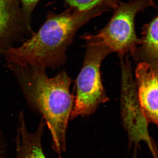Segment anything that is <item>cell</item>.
I'll use <instances>...</instances> for the list:
<instances>
[{"mask_svg": "<svg viewBox=\"0 0 158 158\" xmlns=\"http://www.w3.org/2000/svg\"><path fill=\"white\" fill-rule=\"evenodd\" d=\"M45 125L42 118L36 131L30 132L26 126L23 113H20L15 137V158H47L42 145Z\"/></svg>", "mask_w": 158, "mask_h": 158, "instance_id": "cell-8", "label": "cell"}, {"mask_svg": "<svg viewBox=\"0 0 158 158\" xmlns=\"http://www.w3.org/2000/svg\"><path fill=\"white\" fill-rule=\"evenodd\" d=\"M28 104L44 119L51 133L52 148L61 157L66 151V135L73 107L71 79L64 70L49 77L45 68L8 63Z\"/></svg>", "mask_w": 158, "mask_h": 158, "instance_id": "cell-1", "label": "cell"}, {"mask_svg": "<svg viewBox=\"0 0 158 158\" xmlns=\"http://www.w3.org/2000/svg\"><path fill=\"white\" fill-rule=\"evenodd\" d=\"M149 7L156 8L153 0L119 1L107 24L96 34H87L104 44L112 52L117 53L119 57L130 53L135 57L140 43L136 34L135 19L138 13Z\"/></svg>", "mask_w": 158, "mask_h": 158, "instance_id": "cell-4", "label": "cell"}, {"mask_svg": "<svg viewBox=\"0 0 158 158\" xmlns=\"http://www.w3.org/2000/svg\"><path fill=\"white\" fill-rule=\"evenodd\" d=\"M25 17L28 23L31 25L33 11L40 0H19Z\"/></svg>", "mask_w": 158, "mask_h": 158, "instance_id": "cell-11", "label": "cell"}, {"mask_svg": "<svg viewBox=\"0 0 158 158\" xmlns=\"http://www.w3.org/2000/svg\"><path fill=\"white\" fill-rule=\"evenodd\" d=\"M7 143L2 131L0 129V158H6Z\"/></svg>", "mask_w": 158, "mask_h": 158, "instance_id": "cell-12", "label": "cell"}, {"mask_svg": "<svg viewBox=\"0 0 158 158\" xmlns=\"http://www.w3.org/2000/svg\"><path fill=\"white\" fill-rule=\"evenodd\" d=\"M69 7L78 10H86L99 5H106L111 9H115L118 6L119 0H65Z\"/></svg>", "mask_w": 158, "mask_h": 158, "instance_id": "cell-10", "label": "cell"}, {"mask_svg": "<svg viewBox=\"0 0 158 158\" xmlns=\"http://www.w3.org/2000/svg\"><path fill=\"white\" fill-rule=\"evenodd\" d=\"M158 16L142 28L140 43L134 58L153 64H158Z\"/></svg>", "mask_w": 158, "mask_h": 158, "instance_id": "cell-9", "label": "cell"}, {"mask_svg": "<svg viewBox=\"0 0 158 158\" xmlns=\"http://www.w3.org/2000/svg\"><path fill=\"white\" fill-rule=\"evenodd\" d=\"M122 72L121 110L123 126L131 143L137 145L144 141L154 158H158L157 149L148 132V122L141 110L137 96L135 82L128 57H120Z\"/></svg>", "mask_w": 158, "mask_h": 158, "instance_id": "cell-5", "label": "cell"}, {"mask_svg": "<svg viewBox=\"0 0 158 158\" xmlns=\"http://www.w3.org/2000/svg\"><path fill=\"white\" fill-rule=\"evenodd\" d=\"M5 50L0 48V55H1V54H4V52H5Z\"/></svg>", "mask_w": 158, "mask_h": 158, "instance_id": "cell-13", "label": "cell"}, {"mask_svg": "<svg viewBox=\"0 0 158 158\" xmlns=\"http://www.w3.org/2000/svg\"><path fill=\"white\" fill-rule=\"evenodd\" d=\"M86 50L83 67L76 81L74 106L70 119L78 116H86L94 113L98 106L109 101L102 83L101 65L103 60L112 53L102 43L85 34Z\"/></svg>", "mask_w": 158, "mask_h": 158, "instance_id": "cell-3", "label": "cell"}, {"mask_svg": "<svg viewBox=\"0 0 158 158\" xmlns=\"http://www.w3.org/2000/svg\"><path fill=\"white\" fill-rule=\"evenodd\" d=\"M111 9L106 5H100L86 10L69 7L59 14L50 11L37 33L21 45L7 49L3 54L8 63L57 68L66 61V50L78 30L92 19Z\"/></svg>", "mask_w": 158, "mask_h": 158, "instance_id": "cell-2", "label": "cell"}, {"mask_svg": "<svg viewBox=\"0 0 158 158\" xmlns=\"http://www.w3.org/2000/svg\"><path fill=\"white\" fill-rule=\"evenodd\" d=\"M34 33L19 0H0V48L12 47L14 43Z\"/></svg>", "mask_w": 158, "mask_h": 158, "instance_id": "cell-6", "label": "cell"}, {"mask_svg": "<svg viewBox=\"0 0 158 158\" xmlns=\"http://www.w3.org/2000/svg\"><path fill=\"white\" fill-rule=\"evenodd\" d=\"M137 96L148 122L158 124V64L138 63L135 69Z\"/></svg>", "mask_w": 158, "mask_h": 158, "instance_id": "cell-7", "label": "cell"}]
</instances>
